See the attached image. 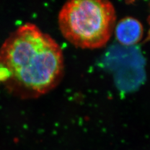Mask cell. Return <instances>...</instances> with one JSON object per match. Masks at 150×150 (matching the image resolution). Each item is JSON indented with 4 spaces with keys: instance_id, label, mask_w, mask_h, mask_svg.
<instances>
[{
    "instance_id": "2",
    "label": "cell",
    "mask_w": 150,
    "mask_h": 150,
    "mask_svg": "<svg viewBox=\"0 0 150 150\" xmlns=\"http://www.w3.org/2000/svg\"><path fill=\"white\" fill-rule=\"evenodd\" d=\"M116 12L112 4L102 0H72L60 10L58 22L64 38L76 47L101 48L115 30Z\"/></svg>"
},
{
    "instance_id": "5",
    "label": "cell",
    "mask_w": 150,
    "mask_h": 150,
    "mask_svg": "<svg viewBox=\"0 0 150 150\" xmlns=\"http://www.w3.org/2000/svg\"><path fill=\"white\" fill-rule=\"evenodd\" d=\"M147 39H148V40H150V32L149 33V37L147 38Z\"/></svg>"
},
{
    "instance_id": "1",
    "label": "cell",
    "mask_w": 150,
    "mask_h": 150,
    "mask_svg": "<svg viewBox=\"0 0 150 150\" xmlns=\"http://www.w3.org/2000/svg\"><path fill=\"white\" fill-rule=\"evenodd\" d=\"M59 45L31 23L12 32L0 48V70L6 86L23 99H33L52 91L64 72Z\"/></svg>"
},
{
    "instance_id": "6",
    "label": "cell",
    "mask_w": 150,
    "mask_h": 150,
    "mask_svg": "<svg viewBox=\"0 0 150 150\" xmlns=\"http://www.w3.org/2000/svg\"><path fill=\"white\" fill-rule=\"evenodd\" d=\"M149 22H150V17H149Z\"/></svg>"
},
{
    "instance_id": "4",
    "label": "cell",
    "mask_w": 150,
    "mask_h": 150,
    "mask_svg": "<svg viewBox=\"0 0 150 150\" xmlns=\"http://www.w3.org/2000/svg\"><path fill=\"white\" fill-rule=\"evenodd\" d=\"M145 65L133 64L124 66L117 76L121 88L125 91H135L146 80Z\"/></svg>"
},
{
    "instance_id": "3",
    "label": "cell",
    "mask_w": 150,
    "mask_h": 150,
    "mask_svg": "<svg viewBox=\"0 0 150 150\" xmlns=\"http://www.w3.org/2000/svg\"><path fill=\"white\" fill-rule=\"evenodd\" d=\"M114 30L118 42L125 46H133L138 43L142 39L144 32L141 23L131 17L121 20Z\"/></svg>"
}]
</instances>
